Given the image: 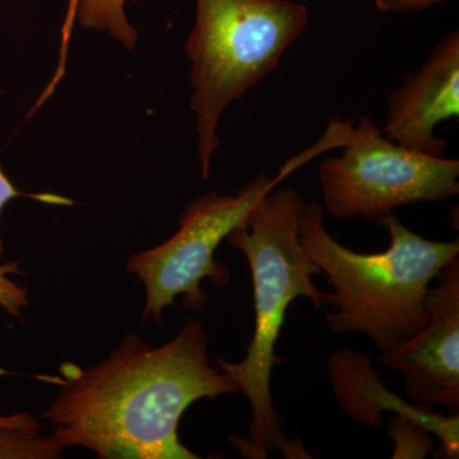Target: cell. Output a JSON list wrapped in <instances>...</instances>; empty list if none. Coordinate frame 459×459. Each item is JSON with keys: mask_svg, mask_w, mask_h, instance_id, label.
<instances>
[{"mask_svg": "<svg viewBox=\"0 0 459 459\" xmlns=\"http://www.w3.org/2000/svg\"><path fill=\"white\" fill-rule=\"evenodd\" d=\"M208 346L201 320L157 347L128 334L99 364H63L59 377H47L59 394L42 419L63 446L100 458L197 459L179 439L184 413L199 400L240 394L210 360Z\"/></svg>", "mask_w": 459, "mask_h": 459, "instance_id": "6da1fadb", "label": "cell"}, {"mask_svg": "<svg viewBox=\"0 0 459 459\" xmlns=\"http://www.w3.org/2000/svg\"><path fill=\"white\" fill-rule=\"evenodd\" d=\"M389 232L388 249L365 255L338 243L325 229L318 202L305 204L299 241L333 289L325 304L332 333L368 336L380 352L403 343L427 325L429 285L459 255V240H429L394 213L377 220Z\"/></svg>", "mask_w": 459, "mask_h": 459, "instance_id": "7a4b0ae2", "label": "cell"}, {"mask_svg": "<svg viewBox=\"0 0 459 459\" xmlns=\"http://www.w3.org/2000/svg\"><path fill=\"white\" fill-rule=\"evenodd\" d=\"M303 197L292 188L272 190L247 217L246 228L230 232L229 246L247 256L255 294V333L243 360L216 359L214 364L240 386L252 407L247 437H231L232 446L252 459H265L271 452L289 449L274 409L272 370L282 360L276 343L287 309L296 299H309L322 307L327 294L314 285L320 273L299 241V222L304 212Z\"/></svg>", "mask_w": 459, "mask_h": 459, "instance_id": "3957f363", "label": "cell"}, {"mask_svg": "<svg viewBox=\"0 0 459 459\" xmlns=\"http://www.w3.org/2000/svg\"><path fill=\"white\" fill-rule=\"evenodd\" d=\"M195 7L186 40L190 108L197 117V153L207 179L223 111L277 68L309 16L305 5L291 0H195Z\"/></svg>", "mask_w": 459, "mask_h": 459, "instance_id": "277c9868", "label": "cell"}, {"mask_svg": "<svg viewBox=\"0 0 459 459\" xmlns=\"http://www.w3.org/2000/svg\"><path fill=\"white\" fill-rule=\"evenodd\" d=\"M349 140L346 124L334 120L323 137L300 155L290 159L276 177L258 175L238 189L237 195L205 193L186 205L179 229L165 243L142 250L126 262V270L137 274L146 290L143 322L161 323L166 307L183 296L184 307L201 310L207 295L201 283L210 279L216 287L230 281V270L214 259V253L230 232L246 228L247 217L268 193L299 168L332 148L343 147Z\"/></svg>", "mask_w": 459, "mask_h": 459, "instance_id": "5b68a950", "label": "cell"}, {"mask_svg": "<svg viewBox=\"0 0 459 459\" xmlns=\"http://www.w3.org/2000/svg\"><path fill=\"white\" fill-rule=\"evenodd\" d=\"M342 156L319 165L323 205L338 220L382 219L397 208L443 202L459 193V161L430 156L388 140L370 117H361Z\"/></svg>", "mask_w": 459, "mask_h": 459, "instance_id": "8992f818", "label": "cell"}, {"mask_svg": "<svg viewBox=\"0 0 459 459\" xmlns=\"http://www.w3.org/2000/svg\"><path fill=\"white\" fill-rule=\"evenodd\" d=\"M425 298L427 325L379 361L403 377L404 391L421 406L459 415V258L437 274Z\"/></svg>", "mask_w": 459, "mask_h": 459, "instance_id": "52a82bcc", "label": "cell"}, {"mask_svg": "<svg viewBox=\"0 0 459 459\" xmlns=\"http://www.w3.org/2000/svg\"><path fill=\"white\" fill-rule=\"evenodd\" d=\"M459 115V33L435 45L425 65L389 95L383 134L402 147L444 156L446 142L435 137L440 123Z\"/></svg>", "mask_w": 459, "mask_h": 459, "instance_id": "ba28073f", "label": "cell"}, {"mask_svg": "<svg viewBox=\"0 0 459 459\" xmlns=\"http://www.w3.org/2000/svg\"><path fill=\"white\" fill-rule=\"evenodd\" d=\"M327 370L333 394L347 418L367 427L380 428L382 413L392 411L439 437L446 458H458L459 415L446 416L430 407L410 404L389 392L368 353L340 350L329 358Z\"/></svg>", "mask_w": 459, "mask_h": 459, "instance_id": "9c48e42d", "label": "cell"}, {"mask_svg": "<svg viewBox=\"0 0 459 459\" xmlns=\"http://www.w3.org/2000/svg\"><path fill=\"white\" fill-rule=\"evenodd\" d=\"M126 0H81L77 18L84 29L108 31L132 50L138 41V32L126 16Z\"/></svg>", "mask_w": 459, "mask_h": 459, "instance_id": "30bf717a", "label": "cell"}, {"mask_svg": "<svg viewBox=\"0 0 459 459\" xmlns=\"http://www.w3.org/2000/svg\"><path fill=\"white\" fill-rule=\"evenodd\" d=\"M65 446L56 435H40V427L0 425V459H54Z\"/></svg>", "mask_w": 459, "mask_h": 459, "instance_id": "8fae6325", "label": "cell"}, {"mask_svg": "<svg viewBox=\"0 0 459 459\" xmlns=\"http://www.w3.org/2000/svg\"><path fill=\"white\" fill-rule=\"evenodd\" d=\"M389 437L397 443L394 458H422L433 449L430 431L412 420L397 416L388 429Z\"/></svg>", "mask_w": 459, "mask_h": 459, "instance_id": "7c38bea8", "label": "cell"}, {"mask_svg": "<svg viewBox=\"0 0 459 459\" xmlns=\"http://www.w3.org/2000/svg\"><path fill=\"white\" fill-rule=\"evenodd\" d=\"M20 261L0 264V307L9 316L21 318L22 310L29 307V291L9 280L11 274H20Z\"/></svg>", "mask_w": 459, "mask_h": 459, "instance_id": "4fadbf2b", "label": "cell"}, {"mask_svg": "<svg viewBox=\"0 0 459 459\" xmlns=\"http://www.w3.org/2000/svg\"><path fill=\"white\" fill-rule=\"evenodd\" d=\"M80 2L81 0H69L68 9H66V16L62 29L59 63H57L56 72H54L53 78H51L49 84H48L47 89L42 92V95L40 96V99L38 100V102H36L35 107L32 108L31 114L35 113V111L38 110V108H40L51 95H53L54 91L56 90L57 84H59L60 81L65 78L68 47L69 42H71L72 30H74V20L77 18L78 5H80Z\"/></svg>", "mask_w": 459, "mask_h": 459, "instance_id": "5bb4252c", "label": "cell"}, {"mask_svg": "<svg viewBox=\"0 0 459 459\" xmlns=\"http://www.w3.org/2000/svg\"><path fill=\"white\" fill-rule=\"evenodd\" d=\"M20 197L31 198L33 201L42 202V204H59V205H72L74 202L71 199L60 197L56 195H26V193L20 192L14 186V184L8 179L7 175L3 171L0 166V216H2L3 210L9 202ZM4 255V246H3L2 238H0V261Z\"/></svg>", "mask_w": 459, "mask_h": 459, "instance_id": "9a60e30c", "label": "cell"}, {"mask_svg": "<svg viewBox=\"0 0 459 459\" xmlns=\"http://www.w3.org/2000/svg\"><path fill=\"white\" fill-rule=\"evenodd\" d=\"M451 0H377L376 5L380 12H419L433 7L439 3Z\"/></svg>", "mask_w": 459, "mask_h": 459, "instance_id": "2e32d148", "label": "cell"}, {"mask_svg": "<svg viewBox=\"0 0 459 459\" xmlns=\"http://www.w3.org/2000/svg\"><path fill=\"white\" fill-rule=\"evenodd\" d=\"M0 425H23V427H40L38 419L29 412L14 413V415L0 416Z\"/></svg>", "mask_w": 459, "mask_h": 459, "instance_id": "e0dca14e", "label": "cell"}]
</instances>
